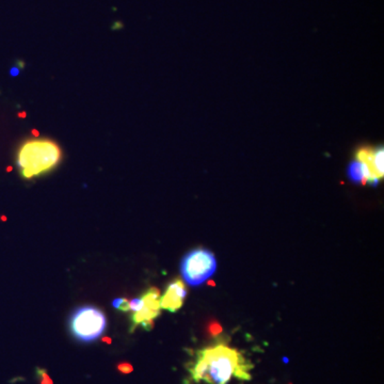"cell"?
Wrapping results in <instances>:
<instances>
[{"label": "cell", "instance_id": "cell-1", "mask_svg": "<svg viewBox=\"0 0 384 384\" xmlns=\"http://www.w3.org/2000/svg\"><path fill=\"white\" fill-rule=\"evenodd\" d=\"M251 370L252 365L241 352L219 344L199 350L188 370L196 383L229 384L233 379H252Z\"/></svg>", "mask_w": 384, "mask_h": 384}, {"label": "cell", "instance_id": "cell-2", "mask_svg": "<svg viewBox=\"0 0 384 384\" xmlns=\"http://www.w3.org/2000/svg\"><path fill=\"white\" fill-rule=\"evenodd\" d=\"M62 151L56 142L46 138H33L21 144L17 163L23 179H31L50 172L61 161Z\"/></svg>", "mask_w": 384, "mask_h": 384}, {"label": "cell", "instance_id": "cell-3", "mask_svg": "<svg viewBox=\"0 0 384 384\" xmlns=\"http://www.w3.org/2000/svg\"><path fill=\"white\" fill-rule=\"evenodd\" d=\"M107 319L104 312L92 305L78 307L70 317V330L79 342L97 340L106 330Z\"/></svg>", "mask_w": 384, "mask_h": 384}, {"label": "cell", "instance_id": "cell-4", "mask_svg": "<svg viewBox=\"0 0 384 384\" xmlns=\"http://www.w3.org/2000/svg\"><path fill=\"white\" fill-rule=\"evenodd\" d=\"M217 269V261L214 255L206 249H194L183 257L181 272L187 283L199 286L204 283Z\"/></svg>", "mask_w": 384, "mask_h": 384}, {"label": "cell", "instance_id": "cell-5", "mask_svg": "<svg viewBox=\"0 0 384 384\" xmlns=\"http://www.w3.org/2000/svg\"><path fill=\"white\" fill-rule=\"evenodd\" d=\"M142 307L139 311L132 313L130 323L132 331L141 325L144 330L150 331L154 325V319L161 315V292L157 288L152 287L141 296Z\"/></svg>", "mask_w": 384, "mask_h": 384}, {"label": "cell", "instance_id": "cell-6", "mask_svg": "<svg viewBox=\"0 0 384 384\" xmlns=\"http://www.w3.org/2000/svg\"><path fill=\"white\" fill-rule=\"evenodd\" d=\"M186 296L187 290L184 282L176 279L168 285L165 294L161 298V307L171 313H175L179 309H182Z\"/></svg>", "mask_w": 384, "mask_h": 384}, {"label": "cell", "instance_id": "cell-7", "mask_svg": "<svg viewBox=\"0 0 384 384\" xmlns=\"http://www.w3.org/2000/svg\"><path fill=\"white\" fill-rule=\"evenodd\" d=\"M356 159L367 165L370 172L378 181L384 175V151L382 148L377 149H362L356 154Z\"/></svg>", "mask_w": 384, "mask_h": 384}, {"label": "cell", "instance_id": "cell-8", "mask_svg": "<svg viewBox=\"0 0 384 384\" xmlns=\"http://www.w3.org/2000/svg\"><path fill=\"white\" fill-rule=\"evenodd\" d=\"M348 176L350 177L354 182L362 183V184L368 183V184L370 185H377L378 182H379V181L372 174L367 165L362 163V161H358V159L349 165Z\"/></svg>", "mask_w": 384, "mask_h": 384}, {"label": "cell", "instance_id": "cell-9", "mask_svg": "<svg viewBox=\"0 0 384 384\" xmlns=\"http://www.w3.org/2000/svg\"><path fill=\"white\" fill-rule=\"evenodd\" d=\"M112 307L114 309L119 310V311L124 312V313L130 311V301L125 299V298H117V299H114L112 301Z\"/></svg>", "mask_w": 384, "mask_h": 384}, {"label": "cell", "instance_id": "cell-10", "mask_svg": "<svg viewBox=\"0 0 384 384\" xmlns=\"http://www.w3.org/2000/svg\"><path fill=\"white\" fill-rule=\"evenodd\" d=\"M37 374H38L41 384H52V379H50V376L48 375L46 370L38 368V370H37Z\"/></svg>", "mask_w": 384, "mask_h": 384}, {"label": "cell", "instance_id": "cell-11", "mask_svg": "<svg viewBox=\"0 0 384 384\" xmlns=\"http://www.w3.org/2000/svg\"><path fill=\"white\" fill-rule=\"evenodd\" d=\"M119 370L123 374H130V372H132V367L130 364L128 363H122L119 365Z\"/></svg>", "mask_w": 384, "mask_h": 384}]
</instances>
